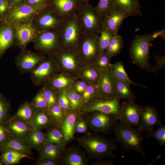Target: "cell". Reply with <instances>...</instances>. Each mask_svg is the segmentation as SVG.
<instances>
[{
	"instance_id": "obj_1",
	"label": "cell",
	"mask_w": 165,
	"mask_h": 165,
	"mask_svg": "<svg viewBox=\"0 0 165 165\" xmlns=\"http://www.w3.org/2000/svg\"><path fill=\"white\" fill-rule=\"evenodd\" d=\"M112 130L116 136L115 140L125 151H134L143 156L145 152L142 145V130L139 127L130 126L120 120Z\"/></svg>"
},
{
	"instance_id": "obj_2",
	"label": "cell",
	"mask_w": 165,
	"mask_h": 165,
	"mask_svg": "<svg viewBox=\"0 0 165 165\" xmlns=\"http://www.w3.org/2000/svg\"><path fill=\"white\" fill-rule=\"evenodd\" d=\"M77 140L92 157H117L114 153L117 149L115 140L97 135L82 136Z\"/></svg>"
},
{
	"instance_id": "obj_3",
	"label": "cell",
	"mask_w": 165,
	"mask_h": 165,
	"mask_svg": "<svg viewBox=\"0 0 165 165\" xmlns=\"http://www.w3.org/2000/svg\"><path fill=\"white\" fill-rule=\"evenodd\" d=\"M82 35H99L103 18L89 2H82L76 12Z\"/></svg>"
},
{
	"instance_id": "obj_4",
	"label": "cell",
	"mask_w": 165,
	"mask_h": 165,
	"mask_svg": "<svg viewBox=\"0 0 165 165\" xmlns=\"http://www.w3.org/2000/svg\"><path fill=\"white\" fill-rule=\"evenodd\" d=\"M150 34L137 35L130 48V55L134 63L141 69L150 73L153 72L154 66L149 63V51L152 46Z\"/></svg>"
},
{
	"instance_id": "obj_5",
	"label": "cell",
	"mask_w": 165,
	"mask_h": 165,
	"mask_svg": "<svg viewBox=\"0 0 165 165\" xmlns=\"http://www.w3.org/2000/svg\"><path fill=\"white\" fill-rule=\"evenodd\" d=\"M59 33L60 48L77 49L82 34L76 13L64 20Z\"/></svg>"
},
{
	"instance_id": "obj_6",
	"label": "cell",
	"mask_w": 165,
	"mask_h": 165,
	"mask_svg": "<svg viewBox=\"0 0 165 165\" xmlns=\"http://www.w3.org/2000/svg\"><path fill=\"white\" fill-rule=\"evenodd\" d=\"M60 70L75 78L85 64L77 49L60 48L52 55Z\"/></svg>"
},
{
	"instance_id": "obj_7",
	"label": "cell",
	"mask_w": 165,
	"mask_h": 165,
	"mask_svg": "<svg viewBox=\"0 0 165 165\" xmlns=\"http://www.w3.org/2000/svg\"><path fill=\"white\" fill-rule=\"evenodd\" d=\"M99 35H82L77 50L85 65L92 64L101 53L98 42Z\"/></svg>"
},
{
	"instance_id": "obj_8",
	"label": "cell",
	"mask_w": 165,
	"mask_h": 165,
	"mask_svg": "<svg viewBox=\"0 0 165 165\" xmlns=\"http://www.w3.org/2000/svg\"><path fill=\"white\" fill-rule=\"evenodd\" d=\"M121 108V104L119 99H107L97 96L90 99L85 109L88 112L97 111L112 115L120 120Z\"/></svg>"
},
{
	"instance_id": "obj_9",
	"label": "cell",
	"mask_w": 165,
	"mask_h": 165,
	"mask_svg": "<svg viewBox=\"0 0 165 165\" xmlns=\"http://www.w3.org/2000/svg\"><path fill=\"white\" fill-rule=\"evenodd\" d=\"M32 71L31 78L35 84L41 85L50 80L60 71L52 56L40 63Z\"/></svg>"
},
{
	"instance_id": "obj_10",
	"label": "cell",
	"mask_w": 165,
	"mask_h": 165,
	"mask_svg": "<svg viewBox=\"0 0 165 165\" xmlns=\"http://www.w3.org/2000/svg\"><path fill=\"white\" fill-rule=\"evenodd\" d=\"M92 112L89 122L92 130L97 133H110L118 119L112 115L97 111Z\"/></svg>"
},
{
	"instance_id": "obj_11",
	"label": "cell",
	"mask_w": 165,
	"mask_h": 165,
	"mask_svg": "<svg viewBox=\"0 0 165 165\" xmlns=\"http://www.w3.org/2000/svg\"><path fill=\"white\" fill-rule=\"evenodd\" d=\"M37 46L40 50L52 56L61 47L59 30L42 32Z\"/></svg>"
},
{
	"instance_id": "obj_12",
	"label": "cell",
	"mask_w": 165,
	"mask_h": 165,
	"mask_svg": "<svg viewBox=\"0 0 165 165\" xmlns=\"http://www.w3.org/2000/svg\"><path fill=\"white\" fill-rule=\"evenodd\" d=\"M42 11L38 20V26L42 32L59 30L65 19L49 6Z\"/></svg>"
},
{
	"instance_id": "obj_13",
	"label": "cell",
	"mask_w": 165,
	"mask_h": 165,
	"mask_svg": "<svg viewBox=\"0 0 165 165\" xmlns=\"http://www.w3.org/2000/svg\"><path fill=\"white\" fill-rule=\"evenodd\" d=\"M122 106L121 120L128 125L139 128L142 107L134 101L124 100Z\"/></svg>"
},
{
	"instance_id": "obj_14",
	"label": "cell",
	"mask_w": 165,
	"mask_h": 165,
	"mask_svg": "<svg viewBox=\"0 0 165 165\" xmlns=\"http://www.w3.org/2000/svg\"><path fill=\"white\" fill-rule=\"evenodd\" d=\"M82 2L80 0H50L49 6L65 19L76 13Z\"/></svg>"
},
{
	"instance_id": "obj_15",
	"label": "cell",
	"mask_w": 165,
	"mask_h": 165,
	"mask_svg": "<svg viewBox=\"0 0 165 165\" xmlns=\"http://www.w3.org/2000/svg\"><path fill=\"white\" fill-rule=\"evenodd\" d=\"M162 124L161 118L155 108L149 106L142 107L140 121L141 130L149 131L153 130L156 125Z\"/></svg>"
},
{
	"instance_id": "obj_16",
	"label": "cell",
	"mask_w": 165,
	"mask_h": 165,
	"mask_svg": "<svg viewBox=\"0 0 165 165\" xmlns=\"http://www.w3.org/2000/svg\"><path fill=\"white\" fill-rule=\"evenodd\" d=\"M38 7L24 4L17 6L9 11L7 16L2 23L11 24L13 22H18L30 18L38 11Z\"/></svg>"
},
{
	"instance_id": "obj_17",
	"label": "cell",
	"mask_w": 165,
	"mask_h": 165,
	"mask_svg": "<svg viewBox=\"0 0 165 165\" xmlns=\"http://www.w3.org/2000/svg\"><path fill=\"white\" fill-rule=\"evenodd\" d=\"M97 86L98 96L107 99L117 98L114 88V77L110 70L101 71Z\"/></svg>"
},
{
	"instance_id": "obj_18",
	"label": "cell",
	"mask_w": 165,
	"mask_h": 165,
	"mask_svg": "<svg viewBox=\"0 0 165 165\" xmlns=\"http://www.w3.org/2000/svg\"><path fill=\"white\" fill-rule=\"evenodd\" d=\"M127 17L122 11L112 9L103 18V27L112 35L117 34L123 21Z\"/></svg>"
},
{
	"instance_id": "obj_19",
	"label": "cell",
	"mask_w": 165,
	"mask_h": 165,
	"mask_svg": "<svg viewBox=\"0 0 165 165\" xmlns=\"http://www.w3.org/2000/svg\"><path fill=\"white\" fill-rule=\"evenodd\" d=\"M119 10L127 16L142 15L139 0H112V9Z\"/></svg>"
},
{
	"instance_id": "obj_20",
	"label": "cell",
	"mask_w": 165,
	"mask_h": 165,
	"mask_svg": "<svg viewBox=\"0 0 165 165\" xmlns=\"http://www.w3.org/2000/svg\"><path fill=\"white\" fill-rule=\"evenodd\" d=\"M10 136L24 138L33 130L31 125L8 118L4 123Z\"/></svg>"
},
{
	"instance_id": "obj_21",
	"label": "cell",
	"mask_w": 165,
	"mask_h": 165,
	"mask_svg": "<svg viewBox=\"0 0 165 165\" xmlns=\"http://www.w3.org/2000/svg\"><path fill=\"white\" fill-rule=\"evenodd\" d=\"M30 149L24 138L12 136H10L0 145V150L2 152L12 150L27 155H32Z\"/></svg>"
},
{
	"instance_id": "obj_22",
	"label": "cell",
	"mask_w": 165,
	"mask_h": 165,
	"mask_svg": "<svg viewBox=\"0 0 165 165\" xmlns=\"http://www.w3.org/2000/svg\"><path fill=\"white\" fill-rule=\"evenodd\" d=\"M43 59L42 56L36 53H25L19 57L16 65L21 71L27 72L32 70Z\"/></svg>"
},
{
	"instance_id": "obj_23",
	"label": "cell",
	"mask_w": 165,
	"mask_h": 165,
	"mask_svg": "<svg viewBox=\"0 0 165 165\" xmlns=\"http://www.w3.org/2000/svg\"><path fill=\"white\" fill-rule=\"evenodd\" d=\"M75 78L63 72L57 73L50 80V84L54 90L60 92L64 91L73 85Z\"/></svg>"
},
{
	"instance_id": "obj_24",
	"label": "cell",
	"mask_w": 165,
	"mask_h": 165,
	"mask_svg": "<svg viewBox=\"0 0 165 165\" xmlns=\"http://www.w3.org/2000/svg\"><path fill=\"white\" fill-rule=\"evenodd\" d=\"M12 26L9 23H0V58L12 43L13 31Z\"/></svg>"
},
{
	"instance_id": "obj_25",
	"label": "cell",
	"mask_w": 165,
	"mask_h": 165,
	"mask_svg": "<svg viewBox=\"0 0 165 165\" xmlns=\"http://www.w3.org/2000/svg\"><path fill=\"white\" fill-rule=\"evenodd\" d=\"M77 122L76 115L75 112H72L65 116L60 124V129L65 141H70L73 138Z\"/></svg>"
},
{
	"instance_id": "obj_26",
	"label": "cell",
	"mask_w": 165,
	"mask_h": 165,
	"mask_svg": "<svg viewBox=\"0 0 165 165\" xmlns=\"http://www.w3.org/2000/svg\"><path fill=\"white\" fill-rule=\"evenodd\" d=\"M101 71L94 64L84 65L80 71L78 77L87 83L97 86Z\"/></svg>"
},
{
	"instance_id": "obj_27",
	"label": "cell",
	"mask_w": 165,
	"mask_h": 165,
	"mask_svg": "<svg viewBox=\"0 0 165 165\" xmlns=\"http://www.w3.org/2000/svg\"><path fill=\"white\" fill-rule=\"evenodd\" d=\"M36 109L31 103L26 101L20 105L15 114L11 117L31 125Z\"/></svg>"
},
{
	"instance_id": "obj_28",
	"label": "cell",
	"mask_w": 165,
	"mask_h": 165,
	"mask_svg": "<svg viewBox=\"0 0 165 165\" xmlns=\"http://www.w3.org/2000/svg\"><path fill=\"white\" fill-rule=\"evenodd\" d=\"M16 35L19 44L25 46L32 40L35 36L36 31L30 24L24 23L20 24L16 29Z\"/></svg>"
},
{
	"instance_id": "obj_29",
	"label": "cell",
	"mask_w": 165,
	"mask_h": 165,
	"mask_svg": "<svg viewBox=\"0 0 165 165\" xmlns=\"http://www.w3.org/2000/svg\"><path fill=\"white\" fill-rule=\"evenodd\" d=\"M54 125L47 110L36 109L32 120L31 125L34 129L41 130L48 128Z\"/></svg>"
},
{
	"instance_id": "obj_30",
	"label": "cell",
	"mask_w": 165,
	"mask_h": 165,
	"mask_svg": "<svg viewBox=\"0 0 165 165\" xmlns=\"http://www.w3.org/2000/svg\"><path fill=\"white\" fill-rule=\"evenodd\" d=\"M63 145L45 143L37 151L39 158L49 159L56 160L59 158L63 149Z\"/></svg>"
},
{
	"instance_id": "obj_31",
	"label": "cell",
	"mask_w": 165,
	"mask_h": 165,
	"mask_svg": "<svg viewBox=\"0 0 165 165\" xmlns=\"http://www.w3.org/2000/svg\"><path fill=\"white\" fill-rule=\"evenodd\" d=\"M130 86L114 77V88L116 98L119 100L123 99L134 101L136 97L130 89Z\"/></svg>"
},
{
	"instance_id": "obj_32",
	"label": "cell",
	"mask_w": 165,
	"mask_h": 165,
	"mask_svg": "<svg viewBox=\"0 0 165 165\" xmlns=\"http://www.w3.org/2000/svg\"><path fill=\"white\" fill-rule=\"evenodd\" d=\"M110 71L115 78L129 85H133L147 88L144 86L135 83L130 79L125 71L123 63L121 61H118L113 64H111Z\"/></svg>"
},
{
	"instance_id": "obj_33",
	"label": "cell",
	"mask_w": 165,
	"mask_h": 165,
	"mask_svg": "<svg viewBox=\"0 0 165 165\" xmlns=\"http://www.w3.org/2000/svg\"><path fill=\"white\" fill-rule=\"evenodd\" d=\"M46 134L41 130L33 129L24 138L25 141L30 148L38 150L46 143Z\"/></svg>"
},
{
	"instance_id": "obj_34",
	"label": "cell",
	"mask_w": 165,
	"mask_h": 165,
	"mask_svg": "<svg viewBox=\"0 0 165 165\" xmlns=\"http://www.w3.org/2000/svg\"><path fill=\"white\" fill-rule=\"evenodd\" d=\"M32 159L27 154L16 151L8 150L2 152L0 158L4 164L13 165L19 163L24 158Z\"/></svg>"
},
{
	"instance_id": "obj_35",
	"label": "cell",
	"mask_w": 165,
	"mask_h": 165,
	"mask_svg": "<svg viewBox=\"0 0 165 165\" xmlns=\"http://www.w3.org/2000/svg\"><path fill=\"white\" fill-rule=\"evenodd\" d=\"M122 37L118 34L113 35L105 51L106 54L111 58L119 54L123 45Z\"/></svg>"
},
{
	"instance_id": "obj_36",
	"label": "cell",
	"mask_w": 165,
	"mask_h": 165,
	"mask_svg": "<svg viewBox=\"0 0 165 165\" xmlns=\"http://www.w3.org/2000/svg\"><path fill=\"white\" fill-rule=\"evenodd\" d=\"M63 161L67 165H83L86 160L83 154L77 150H69L65 155Z\"/></svg>"
},
{
	"instance_id": "obj_37",
	"label": "cell",
	"mask_w": 165,
	"mask_h": 165,
	"mask_svg": "<svg viewBox=\"0 0 165 165\" xmlns=\"http://www.w3.org/2000/svg\"><path fill=\"white\" fill-rule=\"evenodd\" d=\"M46 135V143L63 145L65 142L63 135L60 129L57 128H50Z\"/></svg>"
},
{
	"instance_id": "obj_38",
	"label": "cell",
	"mask_w": 165,
	"mask_h": 165,
	"mask_svg": "<svg viewBox=\"0 0 165 165\" xmlns=\"http://www.w3.org/2000/svg\"><path fill=\"white\" fill-rule=\"evenodd\" d=\"M64 110L57 104L50 107L47 109L48 114L54 125H60L64 118Z\"/></svg>"
},
{
	"instance_id": "obj_39",
	"label": "cell",
	"mask_w": 165,
	"mask_h": 165,
	"mask_svg": "<svg viewBox=\"0 0 165 165\" xmlns=\"http://www.w3.org/2000/svg\"><path fill=\"white\" fill-rule=\"evenodd\" d=\"M65 91L69 101L71 108L72 109H75L80 108L82 104V97L74 87L72 86Z\"/></svg>"
},
{
	"instance_id": "obj_40",
	"label": "cell",
	"mask_w": 165,
	"mask_h": 165,
	"mask_svg": "<svg viewBox=\"0 0 165 165\" xmlns=\"http://www.w3.org/2000/svg\"><path fill=\"white\" fill-rule=\"evenodd\" d=\"M147 139L154 138L158 141L161 146H165V125L162 124L157 129L146 132Z\"/></svg>"
},
{
	"instance_id": "obj_41",
	"label": "cell",
	"mask_w": 165,
	"mask_h": 165,
	"mask_svg": "<svg viewBox=\"0 0 165 165\" xmlns=\"http://www.w3.org/2000/svg\"><path fill=\"white\" fill-rule=\"evenodd\" d=\"M98 37V44L101 53L105 51L112 36L107 29L103 27Z\"/></svg>"
},
{
	"instance_id": "obj_42",
	"label": "cell",
	"mask_w": 165,
	"mask_h": 165,
	"mask_svg": "<svg viewBox=\"0 0 165 165\" xmlns=\"http://www.w3.org/2000/svg\"><path fill=\"white\" fill-rule=\"evenodd\" d=\"M110 59L105 51L99 55L93 64L101 71H109L111 65Z\"/></svg>"
},
{
	"instance_id": "obj_43",
	"label": "cell",
	"mask_w": 165,
	"mask_h": 165,
	"mask_svg": "<svg viewBox=\"0 0 165 165\" xmlns=\"http://www.w3.org/2000/svg\"><path fill=\"white\" fill-rule=\"evenodd\" d=\"M10 104L8 101L0 94V124L4 123L8 118Z\"/></svg>"
},
{
	"instance_id": "obj_44",
	"label": "cell",
	"mask_w": 165,
	"mask_h": 165,
	"mask_svg": "<svg viewBox=\"0 0 165 165\" xmlns=\"http://www.w3.org/2000/svg\"><path fill=\"white\" fill-rule=\"evenodd\" d=\"M94 7L103 18L112 9V0H100Z\"/></svg>"
},
{
	"instance_id": "obj_45",
	"label": "cell",
	"mask_w": 165,
	"mask_h": 165,
	"mask_svg": "<svg viewBox=\"0 0 165 165\" xmlns=\"http://www.w3.org/2000/svg\"><path fill=\"white\" fill-rule=\"evenodd\" d=\"M31 103L36 109L47 110L48 108L42 90L38 93L33 99Z\"/></svg>"
},
{
	"instance_id": "obj_46",
	"label": "cell",
	"mask_w": 165,
	"mask_h": 165,
	"mask_svg": "<svg viewBox=\"0 0 165 165\" xmlns=\"http://www.w3.org/2000/svg\"><path fill=\"white\" fill-rule=\"evenodd\" d=\"M42 91L48 108L57 104V97L53 90L50 88L45 87L42 90Z\"/></svg>"
},
{
	"instance_id": "obj_47",
	"label": "cell",
	"mask_w": 165,
	"mask_h": 165,
	"mask_svg": "<svg viewBox=\"0 0 165 165\" xmlns=\"http://www.w3.org/2000/svg\"><path fill=\"white\" fill-rule=\"evenodd\" d=\"M82 99L84 101H87L93 97L98 96L97 86L90 84L82 93Z\"/></svg>"
},
{
	"instance_id": "obj_48",
	"label": "cell",
	"mask_w": 165,
	"mask_h": 165,
	"mask_svg": "<svg viewBox=\"0 0 165 165\" xmlns=\"http://www.w3.org/2000/svg\"><path fill=\"white\" fill-rule=\"evenodd\" d=\"M8 0H0V23L3 22L9 11Z\"/></svg>"
},
{
	"instance_id": "obj_49",
	"label": "cell",
	"mask_w": 165,
	"mask_h": 165,
	"mask_svg": "<svg viewBox=\"0 0 165 165\" xmlns=\"http://www.w3.org/2000/svg\"><path fill=\"white\" fill-rule=\"evenodd\" d=\"M57 100V104L63 109H67L70 106L69 101L65 91L60 92Z\"/></svg>"
},
{
	"instance_id": "obj_50",
	"label": "cell",
	"mask_w": 165,
	"mask_h": 165,
	"mask_svg": "<svg viewBox=\"0 0 165 165\" xmlns=\"http://www.w3.org/2000/svg\"><path fill=\"white\" fill-rule=\"evenodd\" d=\"M152 58L154 59L156 65L154 66L153 72L157 73L165 66V56H158L154 54Z\"/></svg>"
},
{
	"instance_id": "obj_51",
	"label": "cell",
	"mask_w": 165,
	"mask_h": 165,
	"mask_svg": "<svg viewBox=\"0 0 165 165\" xmlns=\"http://www.w3.org/2000/svg\"><path fill=\"white\" fill-rule=\"evenodd\" d=\"M10 136L4 123L0 124V145Z\"/></svg>"
},
{
	"instance_id": "obj_52",
	"label": "cell",
	"mask_w": 165,
	"mask_h": 165,
	"mask_svg": "<svg viewBox=\"0 0 165 165\" xmlns=\"http://www.w3.org/2000/svg\"><path fill=\"white\" fill-rule=\"evenodd\" d=\"M73 85L75 89L80 94H82L88 86L87 83L84 81H77Z\"/></svg>"
},
{
	"instance_id": "obj_53",
	"label": "cell",
	"mask_w": 165,
	"mask_h": 165,
	"mask_svg": "<svg viewBox=\"0 0 165 165\" xmlns=\"http://www.w3.org/2000/svg\"><path fill=\"white\" fill-rule=\"evenodd\" d=\"M158 37H160L163 39L165 40V30L164 28L157 31L152 34H150V38L152 42L154 41L155 39Z\"/></svg>"
},
{
	"instance_id": "obj_54",
	"label": "cell",
	"mask_w": 165,
	"mask_h": 165,
	"mask_svg": "<svg viewBox=\"0 0 165 165\" xmlns=\"http://www.w3.org/2000/svg\"><path fill=\"white\" fill-rule=\"evenodd\" d=\"M86 130V122L82 120L77 122L75 130L79 133H83Z\"/></svg>"
},
{
	"instance_id": "obj_55",
	"label": "cell",
	"mask_w": 165,
	"mask_h": 165,
	"mask_svg": "<svg viewBox=\"0 0 165 165\" xmlns=\"http://www.w3.org/2000/svg\"><path fill=\"white\" fill-rule=\"evenodd\" d=\"M57 161L53 160L46 158H39L36 164L38 165H55L57 163Z\"/></svg>"
},
{
	"instance_id": "obj_56",
	"label": "cell",
	"mask_w": 165,
	"mask_h": 165,
	"mask_svg": "<svg viewBox=\"0 0 165 165\" xmlns=\"http://www.w3.org/2000/svg\"><path fill=\"white\" fill-rule=\"evenodd\" d=\"M83 2H89V0H80Z\"/></svg>"
},
{
	"instance_id": "obj_57",
	"label": "cell",
	"mask_w": 165,
	"mask_h": 165,
	"mask_svg": "<svg viewBox=\"0 0 165 165\" xmlns=\"http://www.w3.org/2000/svg\"><path fill=\"white\" fill-rule=\"evenodd\" d=\"M4 164L2 163V161L1 160V159H0V165H3Z\"/></svg>"
},
{
	"instance_id": "obj_58",
	"label": "cell",
	"mask_w": 165,
	"mask_h": 165,
	"mask_svg": "<svg viewBox=\"0 0 165 165\" xmlns=\"http://www.w3.org/2000/svg\"><path fill=\"white\" fill-rule=\"evenodd\" d=\"M21 0H13L14 2H18L20 1Z\"/></svg>"
}]
</instances>
